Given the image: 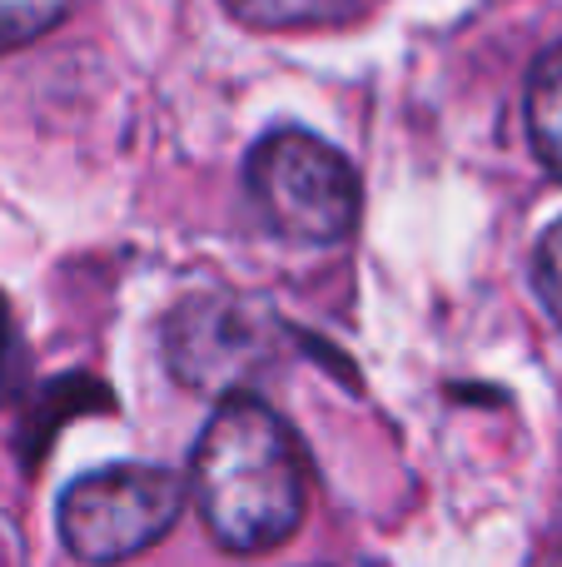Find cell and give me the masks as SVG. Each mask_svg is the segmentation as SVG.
Here are the masks:
<instances>
[{
  "instance_id": "obj_1",
  "label": "cell",
  "mask_w": 562,
  "mask_h": 567,
  "mask_svg": "<svg viewBox=\"0 0 562 567\" xmlns=\"http://www.w3.org/2000/svg\"><path fill=\"white\" fill-rule=\"evenodd\" d=\"M189 488L225 553H274L309 508V463L294 429L254 393H225L189 458Z\"/></svg>"
},
{
  "instance_id": "obj_2",
  "label": "cell",
  "mask_w": 562,
  "mask_h": 567,
  "mask_svg": "<svg viewBox=\"0 0 562 567\" xmlns=\"http://www.w3.org/2000/svg\"><path fill=\"white\" fill-rule=\"evenodd\" d=\"M244 185L264 219L294 245H339L354 235L364 189L334 145L304 130H274L249 150Z\"/></svg>"
},
{
  "instance_id": "obj_3",
  "label": "cell",
  "mask_w": 562,
  "mask_h": 567,
  "mask_svg": "<svg viewBox=\"0 0 562 567\" xmlns=\"http://www.w3.org/2000/svg\"><path fill=\"white\" fill-rule=\"evenodd\" d=\"M185 513V483L149 463H110L60 498V538L80 563H125L149 553Z\"/></svg>"
},
{
  "instance_id": "obj_4",
  "label": "cell",
  "mask_w": 562,
  "mask_h": 567,
  "mask_svg": "<svg viewBox=\"0 0 562 567\" xmlns=\"http://www.w3.org/2000/svg\"><path fill=\"white\" fill-rule=\"evenodd\" d=\"M279 359V323L225 289L189 293L165 319V363L195 393H244Z\"/></svg>"
},
{
  "instance_id": "obj_5",
  "label": "cell",
  "mask_w": 562,
  "mask_h": 567,
  "mask_svg": "<svg viewBox=\"0 0 562 567\" xmlns=\"http://www.w3.org/2000/svg\"><path fill=\"white\" fill-rule=\"evenodd\" d=\"M225 10L249 30H319L368 16V0H225Z\"/></svg>"
},
{
  "instance_id": "obj_6",
  "label": "cell",
  "mask_w": 562,
  "mask_h": 567,
  "mask_svg": "<svg viewBox=\"0 0 562 567\" xmlns=\"http://www.w3.org/2000/svg\"><path fill=\"white\" fill-rule=\"evenodd\" d=\"M528 135L553 175H562V45H553L528 75Z\"/></svg>"
},
{
  "instance_id": "obj_7",
  "label": "cell",
  "mask_w": 562,
  "mask_h": 567,
  "mask_svg": "<svg viewBox=\"0 0 562 567\" xmlns=\"http://www.w3.org/2000/svg\"><path fill=\"white\" fill-rule=\"evenodd\" d=\"M75 10V0H0V50H20L55 30Z\"/></svg>"
},
{
  "instance_id": "obj_8",
  "label": "cell",
  "mask_w": 562,
  "mask_h": 567,
  "mask_svg": "<svg viewBox=\"0 0 562 567\" xmlns=\"http://www.w3.org/2000/svg\"><path fill=\"white\" fill-rule=\"evenodd\" d=\"M533 284H538V299L543 309L558 319L562 329V219L538 239V255H533Z\"/></svg>"
},
{
  "instance_id": "obj_9",
  "label": "cell",
  "mask_w": 562,
  "mask_h": 567,
  "mask_svg": "<svg viewBox=\"0 0 562 567\" xmlns=\"http://www.w3.org/2000/svg\"><path fill=\"white\" fill-rule=\"evenodd\" d=\"M15 369H20V349H15V329H10V309L0 303V399L10 393L15 383Z\"/></svg>"
},
{
  "instance_id": "obj_10",
  "label": "cell",
  "mask_w": 562,
  "mask_h": 567,
  "mask_svg": "<svg viewBox=\"0 0 562 567\" xmlns=\"http://www.w3.org/2000/svg\"><path fill=\"white\" fill-rule=\"evenodd\" d=\"M548 558L562 563V513H558V523H553V543H548Z\"/></svg>"
}]
</instances>
